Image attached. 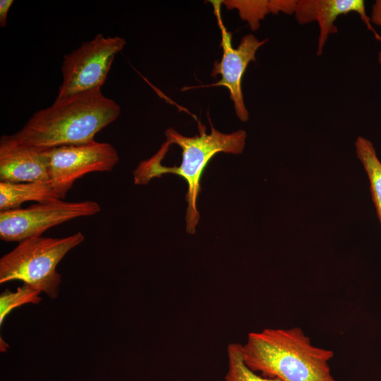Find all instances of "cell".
I'll use <instances>...</instances> for the list:
<instances>
[{
    "label": "cell",
    "instance_id": "1",
    "mask_svg": "<svg viewBox=\"0 0 381 381\" xmlns=\"http://www.w3.org/2000/svg\"><path fill=\"white\" fill-rule=\"evenodd\" d=\"M120 111L119 104L97 88L55 100L10 136L19 144L43 150L86 143L95 140Z\"/></svg>",
    "mask_w": 381,
    "mask_h": 381
},
{
    "label": "cell",
    "instance_id": "2",
    "mask_svg": "<svg viewBox=\"0 0 381 381\" xmlns=\"http://www.w3.org/2000/svg\"><path fill=\"white\" fill-rule=\"evenodd\" d=\"M245 363L262 377L279 381H336L331 350L314 346L298 327L266 328L248 334L242 344Z\"/></svg>",
    "mask_w": 381,
    "mask_h": 381
},
{
    "label": "cell",
    "instance_id": "3",
    "mask_svg": "<svg viewBox=\"0 0 381 381\" xmlns=\"http://www.w3.org/2000/svg\"><path fill=\"white\" fill-rule=\"evenodd\" d=\"M211 132L205 133V127L199 123V135L184 136L172 128L166 130V141L171 145L176 144L182 149V161L179 167H167L161 164L168 148L162 145L159 151L150 159L140 163L134 171L136 184H146L153 177H161L164 174H174L182 176L187 182L188 202L186 214V231L195 233L200 219L197 209V198L201 190L200 185L202 172L210 160L219 152L240 154L245 147L246 133L238 130L231 133H224L216 130L212 124Z\"/></svg>",
    "mask_w": 381,
    "mask_h": 381
},
{
    "label": "cell",
    "instance_id": "4",
    "mask_svg": "<svg viewBox=\"0 0 381 381\" xmlns=\"http://www.w3.org/2000/svg\"><path fill=\"white\" fill-rule=\"evenodd\" d=\"M84 239V235L78 231L64 238L38 236L19 242L0 259V283L20 280L49 298H56L61 282L56 266Z\"/></svg>",
    "mask_w": 381,
    "mask_h": 381
},
{
    "label": "cell",
    "instance_id": "5",
    "mask_svg": "<svg viewBox=\"0 0 381 381\" xmlns=\"http://www.w3.org/2000/svg\"><path fill=\"white\" fill-rule=\"evenodd\" d=\"M126 42L118 36L97 35L90 41L64 56L63 80L55 100L101 88L104 83L115 55Z\"/></svg>",
    "mask_w": 381,
    "mask_h": 381
},
{
    "label": "cell",
    "instance_id": "6",
    "mask_svg": "<svg viewBox=\"0 0 381 381\" xmlns=\"http://www.w3.org/2000/svg\"><path fill=\"white\" fill-rule=\"evenodd\" d=\"M101 210L92 200L66 202L61 199L37 202L26 208L0 212V238L7 242L41 236L47 229L78 217L94 215Z\"/></svg>",
    "mask_w": 381,
    "mask_h": 381
},
{
    "label": "cell",
    "instance_id": "7",
    "mask_svg": "<svg viewBox=\"0 0 381 381\" xmlns=\"http://www.w3.org/2000/svg\"><path fill=\"white\" fill-rule=\"evenodd\" d=\"M45 150L49 181L61 200L75 180L90 172L111 171L119 159L111 144L95 140Z\"/></svg>",
    "mask_w": 381,
    "mask_h": 381
},
{
    "label": "cell",
    "instance_id": "8",
    "mask_svg": "<svg viewBox=\"0 0 381 381\" xmlns=\"http://www.w3.org/2000/svg\"><path fill=\"white\" fill-rule=\"evenodd\" d=\"M214 5L215 15L221 30L222 40L220 46L223 54L219 61H215L211 73L212 77L221 75V79L210 86L226 87L234 102L235 112L238 119L246 122L248 120L249 114L245 106L242 92V78L250 61H255V53L265 44L268 39L258 40L253 35L243 36L238 46L234 48L231 44L232 35L224 27L220 16V1H212Z\"/></svg>",
    "mask_w": 381,
    "mask_h": 381
},
{
    "label": "cell",
    "instance_id": "9",
    "mask_svg": "<svg viewBox=\"0 0 381 381\" xmlns=\"http://www.w3.org/2000/svg\"><path fill=\"white\" fill-rule=\"evenodd\" d=\"M356 13L374 37L381 42V35L375 30L365 11L363 0H297L294 17L299 24L317 22L319 28L316 54L321 56L328 37L338 32L337 18Z\"/></svg>",
    "mask_w": 381,
    "mask_h": 381
},
{
    "label": "cell",
    "instance_id": "10",
    "mask_svg": "<svg viewBox=\"0 0 381 381\" xmlns=\"http://www.w3.org/2000/svg\"><path fill=\"white\" fill-rule=\"evenodd\" d=\"M1 182L49 181L46 150L16 143L10 135L0 140Z\"/></svg>",
    "mask_w": 381,
    "mask_h": 381
},
{
    "label": "cell",
    "instance_id": "11",
    "mask_svg": "<svg viewBox=\"0 0 381 381\" xmlns=\"http://www.w3.org/2000/svg\"><path fill=\"white\" fill-rule=\"evenodd\" d=\"M60 199L49 181L0 182V210L18 209L25 202H44Z\"/></svg>",
    "mask_w": 381,
    "mask_h": 381
},
{
    "label": "cell",
    "instance_id": "12",
    "mask_svg": "<svg viewBox=\"0 0 381 381\" xmlns=\"http://www.w3.org/2000/svg\"><path fill=\"white\" fill-rule=\"evenodd\" d=\"M227 9L236 8L239 16L248 23L253 31L260 27V20L269 13L282 12L294 15L297 0H232L222 1Z\"/></svg>",
    "mask_w": 381,
    "mask_h": 381
},
{
    "label": "cell",
    "instance_id": "13",
    "mask_svg": "<svg viewBox=\"0 0 381 381\" xmlns=\"http://www.w3.org/2000/svg\"><path fill=\"white\" fill-rule=\"evenodd\" d=\"M355 149L368 176L371 198L381 225V162L373 143L368 138L358 136L355 141Z\"/></svg>",
    "mask_w": 381,
    "mask_h": 381
},
{
    "label": "cell",
    "instance_id": "14",
    "mask_svg": "<svg viewBox=\"0 0 381 381\" xmlns=\"http://www.w3.org/2000/svg\"><path fill=\"white\" fill-rule=\"evenodd\" d=\"M226 351L228 367L225 381H279L262 377L250 370L243 361L242 344H229Z\"/></svg>",
    "mask_w": 381,
    "mask_h": 381
},
{
    "label": "cell",
    "instance_id": "15",
    "mask_svg": "<svg viewBox=\"0 0 381 381\" xmlns=\"http://www.w3.org/2000/svg\"><path fill=\"white\" fill-rule=\"evenodd\" d=\"M41 291L28 284L18 287L15 292L8 290L0 296V324L1 325L11 310L27 303L37 304L41 301Z\"/></svg>",
    "mask_w": 381,
    "mask_h": 381
},
{
    "label": "cell",
    "instance_id": "16",
    "mask_svg": "<svg viewBox=\"0 0 381 381\" xmlns=\"http://www.w3.org/2000/svg\"><path fill=\"white\" fill-rule=\"evenodd\" d=\"M370 18L373 25H378L381 28V0H376L373 3L371 7ZM377 61L381 65V49L377 54Z\"/></svg>",
    "mask_w": 381,
    "mask_h": 381
},
{
    "label": "cell",
    "instance_id": "17",
    "mask_svg": "<svg viewBox=\"0 0 381 381\" xmlns=\"http://www.w3.org/2000/svg\"><path fill=\"white\" fill-rule=\"evenodd\" d=\"M13 3V0L0 1V26L1 28L6 25L8 13Z\"/></svg>",
    "mask_w": 381,
    "mask_h": 381
}]
</instances>
